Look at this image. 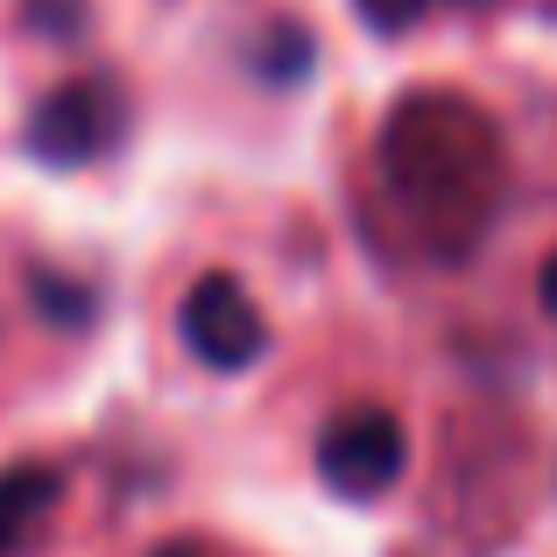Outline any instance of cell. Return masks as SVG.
Returning a JSON list of instances; mask_svg holds the SVG:
<instances>
[{
	"mask_svg": "<svg viewBox=\"0 0 557 557\" xmlns=\"http://www.w3.org/2000/svg\"><path fill=\"white\" fill-rule=\"evenodd\" d=\"M536 297H544V311L557 318V255L544 261V283H536Z\"/></svg>",
	"mask_w": 557,
	"mask_h": 557,
	"instance_id": "cell-5",
	"label": "cell"
},
{
	"mask_svg": "<svg viewBox=\"0 0 557 557\" xmlns=\"http://www.w3.org/2000/svg\"><path fill=\"white\" fill-rule=\"evenodd\" d=\"M50 502H57V473L50 466H14V473H0V557L50 516Z\"/></svg>",
	"mask_w": 557,
	"mask_h": 557,
	"instance_id": "cell-4",
	"label": "cell"
},
{
	"mask_svg": "<svg viewBox=\"0 0 557 557\" xmlns=\"http://www.w3.org/2000/svg\"><path fill=\"white\" fill-rule=\"evenodd\" d=\"M177 332H184L190 354H198L205 368H219V374H247L261 354H269V318L255 311V297H247L233 275H198V283L184 289Z\"/></svg>",
	"mask_w": 557,
	"mask_h": 557,
	"instance_id": "cell-1",
	"label": "cell"
},
{
	"mask_svg": "<svg viewBox=\"0 0 557 557\" xmlns=\"http://www.w3.org/2000/svg\"><path fill=\"white\" fill-rule=\"evenodd\" d=\"M107 99L113 92L99 78H78V85H64V92H50L42 113H36V127H28V149H36L42 163H92L113 141V121H121Z\"/></svg>",
	"mask_w": 557,
	"mask_h": 557,
	"instance_id": "cell-3",
	"label": "cell"
},
{
	"mask_svg": "<svg viewBox=\"0 0 557 557\" xmlns=\"http://www.w3.org/2000/svg\"><path fill=\"white\" fill-rule=\"evenodd\" d=\"M403 466H409V445H403V423H395L388 409H346L325 431V445H318V473H325V487L346 494V502L388 494L395 480H403Z\"/></svg>",
	"mask_w": 557,
	"mask_h": 557,
	"instance_id": "cell-2",
	"label": "cell"
}]
</instances>
